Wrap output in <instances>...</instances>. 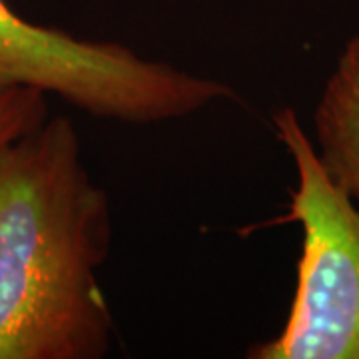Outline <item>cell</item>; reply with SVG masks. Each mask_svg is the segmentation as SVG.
<instances>
[{
	"mask_svg": "<svg viewBox=\"0 0 359 359\" xmlns=\"http://www.w3.org/2000/svg\"><path fill=\"white\" fill-rule=\"evenodd\" d=\"M110 200L66 116L0 152V359H102L114 318L98 280Z\"/></svg>",
	"mask_w": 359,
	"mask_h": 359,
	"instance_id": "6da1fadb",
	"label": "cell"
},
{
	"mask_svg": "<svg viewBox=\"0 0 359 359\" xmlns=\"http://www.w3.org/2000/svg\"><path fill=\"white\" fill-rule=\"evenodd\" d=\"M297 182L290 218L304 230L297 283L283 330L250 359H359V205L321 164L292 108L271 116Z\"/></svg>",
	"mask_w": 359,
	"mask_h": 359,
	"instance_id": "3957f363",
	"label": "cell"
},
{
	"mask_svg": "<svg viewBox=\"0 0 359 359\" xmlns=\"http://www.w3.org/2000/svg\"><path fill=\"white\" fill-rule=\"evenodd\" d=\"M46 94L32 88L0 90V152L40 126L48 116Z\"/></svg>",
	"mask_w": 359,
	"mask_h": 359,
	"instance_id": "5b68a950",
	"label": "cell"
},
{
	"mask_svg": "<svg viewBox=\"0 0 359 359\" xmlns=\"http://www.w3.org/2000/svg\"><path fill=\"white\" fill-rule=\"evenodd\" d=\"M313 134L323 168L359 205V34L347 40L323 84Z\"/></svg>",
	"mask_w": 359,
	"mask_h": 359,
	"instance_id": "277c9868",
	"label": "cell"
},
{
	"mask_svg": "<svg viewBox=\"0 0 359 359\" xmlns=\"http://www.w3.org/2000/svg\"><path fill=\"white\" fill-rule=\"evenodd\" d=\"M11 88L39 90L126 124L180 120L236 98L218 78L144 58L118 42L34 25L0 0V90Z\"/></svg>",
	"mask_w": 359,
	"mask_h": 359,
	"instance_id": "7a4b0ae2",
	"label": "cell"
}]
</instances>
